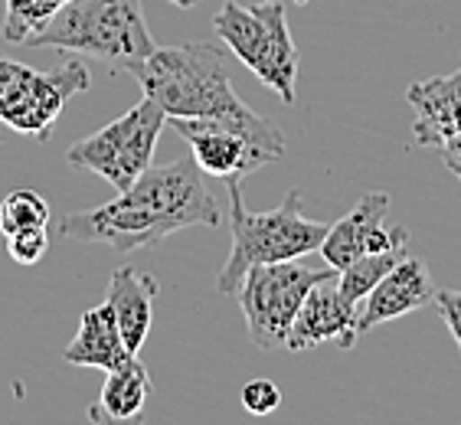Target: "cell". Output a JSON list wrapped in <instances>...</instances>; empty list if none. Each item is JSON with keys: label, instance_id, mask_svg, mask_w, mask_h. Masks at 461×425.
<instances>
[{"label": "cell", "instance_id": "1", "mask_svg": "<svg viewBox=\"0 0 461 425\" xmlns=\"http://www.w3.org/2000/svg\"><path fill=\"white\" fill-rule=\"evenodd\" d=\"M222 212L203 184L194 158L148 167L128 190L59 220V236L72 242H98L115 252H134L164 242L190 226H220Z\"/></svg>", "mask_w": 461, "mask_h": 425}, {"label": "cell", "instance_id": "2", "mask_svg": "<svg viewBox=\"0 0 461 425\" xmlns=\"http://www.w3.org/2000/svg\"><path fill=\"white\" fill-rule=\"evenodd\" d=\"M141 92L154 98L167 118H206L242 131L272 160L285 158V134L272 122L256 115L236 95L226 69V53L213 43H184L154 50L148 59L128 69Z\"/></svg>", "mask_w": 461, "mask_h": 425}, {"label": "cell", "instance_id": "3", "mask_svg": "<svg viewBox=\"0 0 461 425\" xmlns=\"http://www.w3.org/2000/svg\"><path fill=\"white\" fill-rule=\"evenodd\" d=\"M230 186V230L232 252L216 275V292H240L249 268L268 266V262H292L308 252H318L330 226L308 220L302 210V190H292L276 210L252 212L242 200V180H226Z\"/></svg>", "mask_w": 461, "mask_h": 425}, {"label": "cell", "instance_id": "4", "mask_svg": "<svg viewBox=\"0 0 461 425\" xmlns=\"http://www.w3.org/2000/svg\"><path fill=\"white\" fill-rule=\"evenodd\" d=\"M27 46L92 56L124 72L158 50L141 0H69Z\"/></svg>", "mask_w": 461, "mask_h": 425}, {"label": "cell", "instance_id": "5", "mask_svg": "<svg viewBox=\"0 0 461 425\" xmlns=\"http://www.w3.org/2000/svg\"><path fill=\"white\" fill-rule=\"evenodd\" d=\"M213 30L262 86L276 92L285 105H294L302 56L288 30L282 0H258L256 7L226 0L213 17Z\"/></svg>", "mask_w": 461, "mask_h": 425}, {"label": "cell", "instance_id": "6", "mask_svg": "<svg viewBox=\"0 0 461 425\" xmlns=\"http://www.w3.org/2000/svg\"><path fill=\"white\" fill-rule=\"evenodd\" d=\"M167 124V112L144 95L122 118L108 122L95 134L76 141L66 151V164L72 170H89L115 186L118 194L128 190L144 170L154 164L158 138Z\"/></svg>", "mask_w": 461, "mask_h": 425}, {"label": "cell", "instance_id": "7", "mask_svg": "<svg viewBox=\"0 0 461 425\" xmlns=\"http://www.w3.org/2000/svg\"><path fill=\"white\" fill-rule=\"evenodd\" d=\"M334 275H338V268L328 266L314 272V268L298 266V258L249 268L236 298H240V308L246 314V330L252 347L262 354L285 350L288 330H292L308 292Z\"/></svg>", "mask_w": 461, "mask_h": 425}, {"label": "cell", "instance_id": "8", "mask_svg": "<svg viewBox=\"0 0 461 425\" xmlns=\"http://www.w3.org/2000/svg\"><path fill=\"white\" fill-rule=\"evenodd\" d=\"M89 69L79 59L62 62L53 72H36L23 62L0 59V122L10 131L50 141L66 102L89 89Z\"/></svg>", "mask_w": 461, "mask_h": 425}, {"label": "cell", "instance_id": "9", "mask_svg": "<svg viewBox=\"0 0 461 425\" xmlns=\"http://www.w3.org/2000/svg\"><path fill=\"white\" fill-rule=\"evenodd\" d=\"M386 216H390V196L380 190H366L354 210L347 212L338 226H330L318 252L330 268L340 272L364 252L409 249V230L406 226H386Z\"/></svg>", "mask_w": 461, "mask_h": 425}, {"label": "cell", "instance_id": "10", "mask_svg": "<svg viewBox=\"0 0 461 425\" xmlns=\"http://www.w3.org/2000/svg\"><path fill=\"white\" fill-rule=\"evenodd\" d=\"M174 131L190 144L196 167L216 180H242L256 170L276 164L252 138L230 128L222 122H206V118H167Z\"/></svg>", "mask_w": 461, "mask_h": 425}, {"label": "cell", "instance_id": "11", "mask_svg": "<svg viewBox=\"0 0 461 425\" xmlns=\"http://www.w3.org/2000/svg\"><path fill=\"white\" fill-rule=\"evenodd\" d=\"M357 304L347 302L344 292L338 288V275L324 278L308 292L298 318H294L285 350L302 354V350H314L321 344H338L340 350H350L357 344Z\"/></svg>", "mask_w": 461, "mask_h": 425}, {"label": "cell", "instance_id": "12", "mask_svg": "<svg viewBox=\"0 0 461 425\" xmlns=\"http://www.w3.org/2000/svg\"><path fill=\"white\" fill-rule=\"evenodd\" d=\"M406 102L412 108L409 148L438 151L452 134L461 131V69L409 86Z\"/></svg>", "mask_w": 461, "mask_h": 425}, {"label": "cell", "instance_id": "13", "mask_svg": "<svg viewBox=\"0 0 461 425\" xmlns=\"http://www.w3.org/2000/svg\"><path fill=\"white\" fill-rule=\"evenodd\" d=\"M432 302H435V285H432V275H429L426 262L406 256L400 266L393 268V272L366 294L364 302H360L364 308L357 311V330L364 337L366 330L380 328L386 321L402 318L409 311L426 308V304H432Z\"/></svg>", "mask_w": 461, "mask_h": 425}, {"label": "cell", "instance_id": "14", "mask_svg": "<svg viewBox=\"0 0 461 425\" xmlns=\"http://www.w3.org/2000/svg\"><path fill=\"white\" fill-rule=\"evenodd\" d=\"M154 294H158V278H154V275H144L128 266L112 272L105 302L115 311L118 330H122L124 347H128L131 354H141L144 340L151 334Z\"/></svg>", "mask_w": 461, "mask_h": 425}, {"label": "cell", "instance_id": "15", "mask_svg": "<svg viewBox=\"0 0 461 425\" xmlns=\"http://www.w3.org/2000/svg\"><path fill=\"white\" fill-rule=\"evenodd\" d=\"M131 357H138V354H131V350L124 347L115 311H112L108 302L95 304V308H89L82 314L79 330L72 337V344L62 350V360H66V364L89 366V370H105V373L128 364Z\"/></svg>", "mask_w": 461, "mask_h": 425}, {"label": "cell", "instance_id": "16", "mask_svg": "<svg viewBox=\"0 0 461 425\" xmlns=\"http://www.w3.org/2000/svg\"><path fill=\"white\" fill-rule=\"evenodd\" d=\"M151 376H148V366L131 357L128 364L108 370L105 383H102V393H98V402L92 406L89 416L95 422H128V419H138L151 399Z\"/></svg>", "mask_w": 461, "mask_h": 425}, {"label": "cell", "instance_id": "17", "mask_svg": "<svg viewBox=\"0 0 461 425\" xmlns=\"http://www.w3.org/2000/svg\"><path fill=\"white\" fill-rule=\"evenodd\" d=\"M406 256H409V249H396V252H364V256H357L350 266L338 272V288L344 292L347 302L360 304Z\"/></svg>", "mask_w": 461, "mask_h": 425}, {"label": "cell", "instance_id": "18", "mask_svg": "<svg viewBox=\"0 0 461 425\" xmlns=\"http://www.w3.org/2000/svg\"><path fill=\"white\" fill-rule=\"evenodd\" d=\"M69 0H4V23L0 36L7 43L27 46Z\"/></svg>", "mask_w": 461, "mask_h": 425}, {"label": "cell", "instance_id": "19", "mask_svg": "<svg viewBox=\"0 0 461 425\" xmlns=\"http://www.w3.org/2000/svg\"><path fill=\"white\" fill-rule=\"evenodd\" d=\"M50 220H53V210L36 190H10L0 200V232L4 236L20 230H40V226H50Z\"/></svg>", "mask_w": 461, "mask_h": 425}, {"label": "cell", "instance_id": "20", "mask_svg": "<svg viewBox=\"0 0 461 425\" xmlns=\"http://www.w3.org/2000/svg\"><path fill=\"white\" fill-rule=\"evenodd\" d=\"M4 240H7L10 262H17V266H27L30 268V266H36V262L46 256V249H50V226L10 232V236H4Z\"/></svg>", "mask_w": 461, "mask_h": 425}, {"label": "cell", "instance_id": "21", "mask_svg": "<svg viewBox=\"0 0 461 425\" xmlns=\"http://www.w3.org/2000/svg\"><path fill=\"white\" fill-rule=\"evenodd\" d=\"M240 399H242V409L252 412V416H272L282 406V390H278V383L258 376V380H249L242 386Z\"/></svg>", "mask_w": 461, "mask_h": 425}, {"label": "cell", "instance_id": "22", "mask_svg": "<svg viewBox=\"0 0 461 425\" xmlns=\"http://www.w3.org/2000/svg\"><path fill=\"white\" fill-rule=\"evenodd\" d=\"M435 308H438V314H442L445 328L452 330L455 337V347H458L461 354V292H448V288H435Z\"/></svg>", "mask_w": 461, "mask_h": 425}, {"label": "cell", "instance_id": "23", "mask_svg": "<svg viewBox=\"0 0 461 425\" xmlns=\"http://www.w3.org/2000/svg\"><path fill=\"white\" fill-rule=\"evenodd\" d=\"M438 158H442V164L448 167V174L461 184V131L452 134V138L438 148Z\"/></svg>", "mask_w": 461, "mask_h": 425}, {"label": "cell", "instance_id": "24", "mask_svg": "<svg viewBox=\"0 0 461 425\" xmlns=\"http://www.w3.org/2000/svg\"><path fill=\"white\" fill-rule=\"evenodd\" d=\"M170 4H174V7H180V10H190V7H196L200 0H170Z\"/></svg>", "mask_w": 461, "mask_h": 425}, {"label": "cell", "instance_id": "25", "mask_svg": "<svg viewBox=\"0 0 461 425\" xmlns=\"http://www.w3.org/2000/svg\"><path fill=\"white\" fill-rule=\"evenodd\" d=\"M0 141H4V138H0Z\"/></svg>", "mask_w": 461, "mask_h": 425}, {"label": "cell", "instance_id": "26", "mask_svg": "<svg viewBox=\"0 0 461 425\" xmlns=\"http://www.w3.org/2000/svg\"><path fill=\"white\" fill-rule=\"evenodd\" d=\"M458 69H461V66H458Z\"/></svg>", "mask_w": 461, "mask_h": 425}]
</instances>
